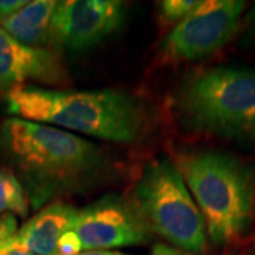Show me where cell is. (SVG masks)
Instances as JSON below:
<instances>
[{"label": "cell", "instance_id": "cell-1", "mask_svg": "<svg viewBox=\"0 0 255 255\" xmlns=\"http://www.w3.org/2000/svg\"><path fill=\"white\" fill-rule=\"evenodd\" d=\"M0 129L1 153L20 174L33 209L91 190L110 176L107 152L71 132L18 118L6 119Z\"/></svg>", "mask_w": 255, "mask_h": 255}, {"label": "cell", "instance_id": "cell-2", "mask_svg": "<svg viewBox=\"0 0 255 255\" xmlns=\"http://www.w3.org/2000/svg\"><path fill=\"white\" fill-rule=\"evenodd\" d=\"M6 102L18 119L114 143H136L147 124L142 104L117 90L64 91L28 84L6 92Z\"/></svg>", "mask_w": 255, "mask_h": 255}, {"label": "cell", "instance_id": "cell-3", "mask_svg": "<svg viewBox=\"0 0 255 255\" xmlns=\"http://www.w3.org/2000/svg\"><path fill=\"white\" fill-rule=\"evenodd\" d=\"M176 167L200 210L207 237L217 246L243 237L254 217V169L234 155L210 149L182 153Z\"/></svg>", "mask_w": 255, "mask_h": 255}, {"label": "cell", "instance_id": "cell-4", "mask_svg": "<svg viewBox=\"0 0 255 255\" xmlns=\"http://www.w3.org/2000/svg\"><path fill=\"white\" fill-rule=\"evenodd\" d=\"M177 112L199 132L236 139L255 137V68L213 67L183 82Z\"/></svg>", "mask_w": 255, "mask_h": 255}, {"label": "cell", "instance_id": "cell-5", "mask_svg": "<svg viewBox=\"0 0 255 255\" xmlns=\"http://www.w3.org/2000/svg\"><path fill=\"white\" fill-rule=\"evenodd\" d=\"M146 224L166 241L187 253L207 248V230L200 210L176 164L155 159L143 167L135 187V200Z\"/></svg>", "mask_w": 255, "mask_h": 255}, {"label": "cell", "instance_id": "cell-6", "mask_svg": "<svg viewBox=\"0 0 255 255\" xmlns=\"http://www.w3.org/2000/svg\"><path fill=\"white\" fill-rule=\"evenodd\" d=\"M246 1L206 0L164 37L160 57L166 63L196 61L216 53L240 26Z\"/></svg>", "mask_w": 255, "mask_h": 255}, {"label": "cell", "instance_id": "cell-7", "mask_svg": "<svg viewBox=\"0 0 255 255\" xmlns=\"http://www.w3.org/2000/svg\"><path fill=\"white\" fill-rule=\"evenodd\" d=\"M84 251H112L145 244L152 230L133 201L118 194H107L77 211L70 226Z\"/></svg>", "mask_w": 255, "mask_h": 255}, {"label": "cell", "instance_id": "cell-8", "mask_svg": "<svg viewBox=\"0 0 255 255\" xmlns=\"http://www.w3.org/2000/svg\"><path fill=\"white\" fill-rule=\"evenodd\" d=\"M125 17V6L118 0L57 1L51 41L71 53H81L118 31Z\"/></svg>", "mask_w": 255, "mask_h": 255}, {"label": "cell", "instance_id": "cell-9", "mask_svg": "<svg viewBox=\"0 0 255 255\" xmlns=\"http://www.w3.org/2000/svg\"><path fill=\"white\" fill-rule=\"evenodd\" d=\"M67 80V71L55 53L26 46L0 28V92L28 82L60 85Z\"/></svg>", "mask_w": 255, "mask_h": 255}, {"label": "cell", "instance_id": "cell-10", "mask_svg": "<svg viewBox=\"0 0 255 255\" xmlns=\"http://www.w3.org/2000/svg\"><path fill=\"white\" fill-rule=\"evenodd\" d=\"M78 210L60 200L51 201L41 207L28 220L14 241L34 255H55L57 243L77 216Z\"/></svg>", "mask_w": 255, "mask_h": 255}, {"label": "cell", "instance_id": "cell-11", "mask_svg": "<svg viewBox=\"0 0 255 255\" xmlns=\"http://www.w3.org/2000/svg\"><path fill=\"white\" fill-rule=\"evenodd\" d=\"M57 7L54 0L28 1L13 16L0 21V28L17 41L43 48L51 43V21Z\"/></svg>", "mask_w": 255, "mask_h": 255}, {"label": "cell", "instance_id": "cell-12", "mask_svg": "<svg viewBox=\"0 0 255 255\" xmlns=\"http://www.w3.org/2000/svg\"><path fill=\"white\" fill-rule=\"evenodd\" d=\"M30 203L17 176L9 167L0 166V216L10 213L16 217H27Z\"/></svg>", "mask_w": 255, "mask_h": 255}, {"label": "cell", "instance_id": "cell-13", "mask_svg": "<svg viewBox=\"0 0 255 255\" xmlns=\"http://www.w3.org/2000/svg\"><path fill=\"white\" fill-rule=\"evenodd\" d=\"M159 16L164 23L179 24L201 4V0H163L157 3Z\"/></svg>", "mask_w": 255, "mask_h": 255}, {"label": "cell", "instance_id": "cell-14", "mask_svg": "<svg viewBox=\"0 0 255 255\" xmlns=\"http://www.w3.org/2000/svg\"><path fill=\"white\" fill-rule=\"evenodd\" d=\"M18 233L17 217L6 213L0 216V247H4L14 241Z\"/></svg>", "mask_w": 255, "mask_h": 255}, {"label": "cell", "instance_id": "cell-15", "mask_svg": "<svg viewBox=\"0 0 255 255\" xmlns=\"http://www.w3.org/2000/svg\"><path fill=\"white\" fill-rule=\"evenodd\" d=\"M81 251L82 246L78 236L71 230H67L57 243L55 255H77Z\"/></svg>", "mask_w": 255, "mask_h": 255}, {"label": "cell", "instance_id": "cell-16", "mask_svg": "<svg viewBox=\"0 0 255 255\" xmlns=\"http://www.w3.org/2000/svg\"><path fill=\"white\" fill-rule=\"evenodd\" d=\"M27 3V0H0V21L17 13Z\"/></svg>", "mask_w": 255, "mask_h": 255}, {"label": "cell", "instance_id": "cell-17", "mask_svg": "<svg viewBox=\"0 0 255 255\" xmlns=\"http://www.w3.org/2000/svg\"><path fill=\"white\" fill-rule=\"evenodd\" d=\"M152 255H200L196 253H187L174 247L166 246V244H155L152 248Z\"/></svg>", "mask_w": 255, "mask_h": 255}, {"label": "cell", "instance_id": "cell-18", "mask_svg": "<svg viewBox=\"0 0 255 255\" xmlns=\"http://www.w3.org/2000/svg\"><path fill=\"white\" fill-rule=\"evenodd\" d=\"M0 255H34L30 251L20 247L16 241H11L10 244L4 247H0Z\"/></svg>", "mask_w": 255, "mask_h": 255}, {"label": "cell", "instance_id": "cell-19", "mask_svg": "<svg viewBox=\"0 0 255 255\" xmlns=\"http://www.w3.org/2000/svg\"><path fill=\"white\" fill-rule=\"evenodd\" d=\"M77 255H130V254H125V253H119V251H82L80 254Z\"/></svg>", "mask_w": 255, "mask_h": 255}, {"label": "cell", "instance_id": "cell-20", "mask_svg": "<svg viewBox=\"0 0 255 255\" xmlns=\"http://www.w3.org/2000/svg\"><path fill=\"white\" fill-rule=\"evenodd\" d=\"M0 153H1V129H0Z\"/></svg>", "mask_w": 255, "mask_h": 255}, {"label": "cell", "instance_id": "cell-21", "mask_svg": "<svg viewBox=\"0 0 255 255\" xmlns=\"http://www.w3.org/2000/svg\"><path fill=\"white\" fill-rule=\"evenodd\" d=\"M250 255H255V254H250Z\"/></svg>", "mask_w": 255, "mask_h": 255}]
</instances>
